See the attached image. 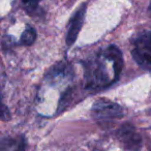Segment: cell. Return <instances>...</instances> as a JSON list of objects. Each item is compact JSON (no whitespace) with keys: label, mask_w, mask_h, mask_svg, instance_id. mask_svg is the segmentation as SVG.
Returning a JSON list of instances; mask_svg holds the SVG:
<instances>
[{"label":"cell","mask_w":151,"mask_h":151,"mask_svg":"<svg viewBox=\"0 0 151 151\" xmlns=\"http://www.w3.org/2000/svg\"><path fill=\"white\" fill-rule=\"evenodd\" d=\"M122 66L123 60L119 49L115 46L108 47L87 64L85 73L87 85L91 88L111 85L118 80Z\"/></svg>","instance_id":"obj_1"},{"label":"cell","mask_w":151,"mask_h":151,"mask_svg":"<svg viewBox=\"0 0 151 151\" xmlns=\"http://www.w3.org/2000/svg\"><path fill=\"white\" fill-rule=\"evenodd\" d=\"M132 55L145 69H151V32L141 34L134 42Z\"/></svg>","instance_id":"obj_2"},{"label":"cell","mask_w":151,"mask_h":151,"mask_svg":"<svg viewBox=\"0 0 151 151\" xmlns=\"http://www.w3.org/2000/svg\"><path fill=\"white\" fill-rule=\"evenodd\" d=\"M117 137L126 149L138 151L141 148L142 140L134 127L129 123H125L118 129Z\"/></svg>","instance_id":"obj_3"},{"label":"cell","mask_w":151,"mask_h":151,"mask_svg":"<svg viewBox=\"0 0 151 151\" xmlns=\"http://www.w3.org/2000/svg\"><path fill=\"white\" fill-rule=\"evenodd\" d=\"M92 111L99 118H116L124 114L122 108L119 105L107 99H97L94 103Z\"/></svg>","instance_id":"obj_4"},{"label":"cell","mask_w":151,"mask_h":151,"mask_svg":"<svg viewBox=\"0 0 151 151\" xmlns=\"http://www.w3.org/2000/svg\"><path fill=\"white\" fill-rule=\"evenodd\" d=\"M86 5H82L80 9L77 11V13L73 15V19L69 22L68 29H67L66 34V44L67 46H71L76 42L78 34L82 28L83 22H84L85 12H86Z\"/></svg>","instance_id":"obj_5"},{"label":"cell","mask_w":151,"mask_h":151,"mask_svg":"<svg viewBox=\"0 0 151 151\" xmlns=\"http://www.w3.org/2000/svg\"><path fill=\"white\" fill-rule=\"evenodd\" d=\"M26 142L22 136L5 137L1 141V151H25Z\"/></svg>","instance_id":"obj_6"},{"label":"cell","mask_w":151,"mask_h":151,"mask_svg":"<svg viewBox=\"0 0 151 151\" xmlns=\"http://www.w3.org/2000/svg\"><path fill=\"white\" fill-rule=\"evenodd\" d=\"M36 38V31L34 28H32L31 26H27L26 29L24 30L23 34L21 35V42L22 45H25V46H30L34 42Z\"/></svg>","instance_id":"obj_7"},{"label":"cell","mask_w":151,"mask_h":151,"mask_svg":"<svg viewBox=\"0 0 151 151\" xmlns=\"http://www.w3.org/2000/svg\"><path fill=\"white\" fill-rule=\"evenodd\" d=\"M42 0H22V3H23L25 9L28 13H31V12L35 11L38 6V3L40 2Z\"/></svg>","instance_id":"obj_8"},{"label":"cell","mask_w":151,"mask_h":151,"mask_svg":"<svg viewBox=\"0 0 151 151\" xmlns=\"http://www.w3.org/2000/svg\"><path fill=\"white\" fill-rule=\"evenodd\" d=\"M149 12H150V14H151V1H150V5H149Z\"/></svg>","instance_id":"obj_9"}]
</instances>
